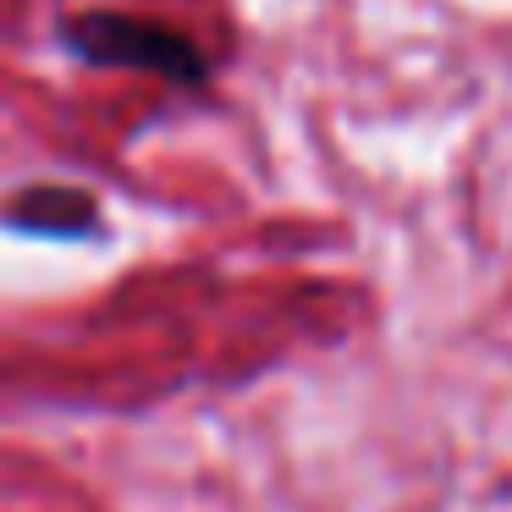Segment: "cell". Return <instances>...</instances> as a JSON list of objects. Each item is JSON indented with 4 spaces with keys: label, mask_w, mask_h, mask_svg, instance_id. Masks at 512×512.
I'll return each instance as SVG.
<instances>
[{
    "label": "cell",
    "mask_w": 512,
    "mask_h": 512,
    "mask_svg": "<svg viewBox=\"0 0 512 512\" xmlns=\"http://www.w3.org/2000/svg\"><path fill=\"white\" fill-rule=\"evenodd\" d=\"M61 45L89 67H133L166 83H204L210 61L188 34L133 12H78L61 23Z\"/></svg>",
    "instance_id": "1"
},
{
    "label": "cell",
    "mask_w": 512,
    "mask_h": 512,
    "mask_svg": "<svg viewBox=\"0 0 512 512\" xmlns=\"http://www.w3.org/2000/svg\"><path fill=\"white\" fill-rule=\"evenodd\" d=\"M6 221L23 232H50V237H72V232H94L100 210L83 188H28L17 204H6Z\"/></svg>",
    "instance_id": "2"
}]
</instances>
